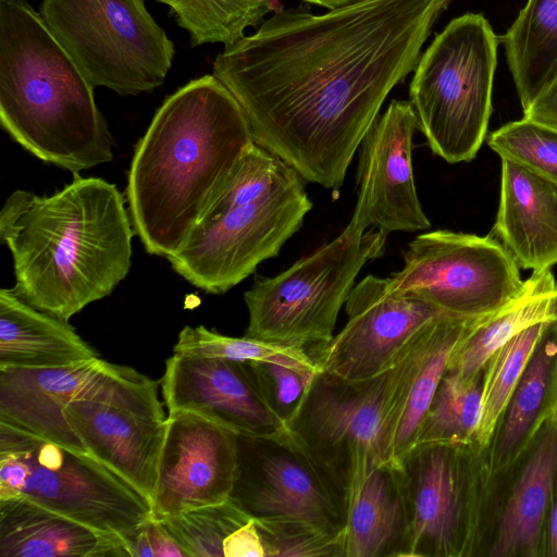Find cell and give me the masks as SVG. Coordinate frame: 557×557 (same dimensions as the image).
Wrapping results in <instances>:
<instances>
[{
	"mask_svg": "<svg viewBox=\"0 0 557 557\" xmlns=\"http://www.w3.org/2000/svg\"><path fill=\"white\" fill-rule=\"evenodd\" d=\"M449 1L363 0L323 14L283 9L225 48L213 75L257 144L305 181L337 190Z\"/></svg>",
	"mask_w": 557,
	"mask_h": 557,
	"instance_id": "6da1fadb",
	"label": "cell"
},
{
	"mask_svg": "<svg viewBox=\"0 0 557 557\" xmlns=\"http://www.w3.org/2000/svg\"><path fill=\"white\" fill-rule=\"evenodd\" d=\"M248 119L212 74L165 99L136 145L126 202L150 255L177 252L255 144Z\"/></svg>",
	"mask_w": 557,
	"mask_h": 557,
	"instance_id": "7a4b0ae2",
	"label": "cell"
},
{
	"mask_svg": "<svg viewBox=\"0 0 557 557\" xmlns=\"http://www.w3.org/2000/svg\"><path fill=\"white\" fill-rule=\"evenodd\" d=\"M134 234L124 197L99 177L74 175L50 196L17 189L0 211V239L13 259V290L66 322L126 277Z\"/></svg>",
	"mask_w": 557,
	"mask_h": 557,
	"instance_id": "3957f363",
	"label": "cell"
},
{
	"mask_svg": "<svg viewBox=\"0 0 557 557\" xmlns=\"http://www.w3.org/2000/svg\"><path fill=\"white\" fill-rule=\"evenodd\" d=\"M94 85L24 0H0V122L33 156L73 175L110 162Z\"/></svg>",
	"mask_w": 557,
	"mask_h": 557,
	"instance_id": "277c9868",
	"label": "cell"
},
{
	"mask_svg": "<svg viewBox=\"0 0 557 557\" xmlns=\"http://www.w3.org/2000/svg\"><path fill=\"white\" fill-rule=\"evenodd\" d=\"M498 38L481 13L451 20L414 67L409 86L418 129L448 163L469 162L487 135Z\"/></svg>",
	"mask_w": 557,
	"mask_h": 557,
	"instance_id": "5b68a950",
	"label": "cell"
},
{
	"mask_svg": "<svg viewBox=\"0 0 557 557\" xmlns=\"http://www.w3.org/2000/svg\"><path fill=\"white\" fill-rule=\"evenodd\" d=\"M17 496L120 536L129 554L151 518L149 500L90 454L0 421V499Z\"/></svg>",
	"mask_w": 557,
	"mask_h": 557,
	"instance_id": "8992f818",
	"label": "cell"
},
{
	"mask_svg": "<svg viewBox=\"0 0 557 557\" xmlns=\"http://www.w3.org/2000/svg\"><path fill=\"white\" fill-rule=\"evenodd\" d=\"M386 237L377 230L345 228L274 277H257L244 296L245 336L307 351L329 342L356 276L383 253Z\"/></svg>",
	"mask_w": 557,
	"mask_h": 557,
	"instance_id": "52a82bcc",
	"label": "cell"
},
{
	"mask_svg": "<svg viewBox=\"0 0 557 557\" xmlns=\"http://www.w3.org/2000/svg\"><path fill=\"white\" fill-rule=\"evenodd\" d=\"M39 13L95 87L127 96L164 83L175 48L145 0H41Z\"/></svg>",
	"mask_w": 557,
	"mask_h": 557,
	"instance_id": "ba28073f",
	"label": "cell"
},
{
	"mask_svg": "<svg viewBox=\"0 0 557 557\" xmlns=\"http://www.w3.org/2000/svg\"><path fill=\"white\" fill-rule=\"evenodd\" d=\"M409 517L404 557L475 556L488 473L474 443H416L396 459Z\"/></svg>",
	"mask_w": 557,
	"mask_h": 557,
	"instance_id": "9c48e42d",
	"label": "cell"
},
{
	"mask_svg": "<svg viewBox=\"0 0 557 557\" xmlns=\"http://www.w3.org/2000/svg\"><path fill=\"white\" fill-rule=\"evenodd\" d=\"M312 202L296 172L252 200L207 214L168 258L173 270L209 294H223L276 257L301 226Z\"/></svg>",
	"mask_w": 557,
	"mask_h": 557,
	"instance_id": "30bf717a",
	"label": "cell"
},
{
	"mask_svg": "<svg viewBox=\"0 0 557 557\" xmlns=\"http://www.w3.org/2000/svg\"><path fill=\"white\" fill-rule=\"evenodd\" d=\"M159 385L134 368L108 362L65 409L86 451L149 503L168 428Z\"/></svg>",
	"mask_w": 557,
	"mask_h": 557,
	"instance_id": "8fae6325",
	"label": "cell"
},
{
	"mask_svg": "<svg viewBox=\"0 0 557 557\" xmlns=\"http://www.w3.org/2000/svg\"><path fill=\"white\" fill-rule=\"evenodd\" d=\"M387 278L392 290L414 293L462 318L499 310L524 286L519 264L502 242L443 230L411 240L403 269Z\"/></svg>",
	"mask_w": 557,
	"mask_h": 557,
	"instance_id": "7c38bea8",
	"label": "cell"
},
{
	"mask_svg": "<svg viewBox=\"0 0 557 557\" xmlns=\"http://www.w3.org/2000/svg\"><path fill=\"white\" fill-rule=\"evenodd\" d=\"M394 369L362 381L319 370L287 429L296 443L343 492L366 458L389 459L386 423Z\"/></svg>",
	"mask_w": 557,
	"mask_h": 557,
	"instance_id": "4fadbf2b",
	"label": "cell"
},
{
	"mask_svg": "<svg viewBox=\"0 0 557 557\" xmlns=\"http://www.w3.org/2000/svg\"><path fill=\"white\" fill-rule=\"evenodd\" d=\"M230 500L253 519L300 522L341 543L344 494L296 443L237 434V469Z\"/></svg>",
	"mask_w": 557,
	"mask_h": 557,
	"instance_id": "5bb4252c",
	"label": "cell"
},
{
	"mask_svg": "<svg viewBox=\"0 0 557 557\" xmlns=\"http://www.w3.org/2000/svg\"><path fill=\"white\" fill-rule=\"evenodd\" d=\"M557 476V395L521 454L490 475L475 556L545 557Z\"/></svg>",
	"mask_w": 557,
	"mask_h": 557,
	"instance_id": "9a60e30c",
	"label": "cell"
},
{
	"mask_svg": "<svg viewBox=\"0 0 557 557\" xmlns=\"http://www.w3.org/2000/svg\"><path fill=\"white\" fill-rule=\"evenodd\" d=\"M346 325L308 352L321 371L362 381L391 370L411 338L430 321L449 314L410 292H395L388 278L368 275L346 299Z\"/></svg>",
	"mask_w": 557,
	"mask_h": 557,
	"instance_id": "2e32d148",
	"label": "cell"
},
{
	"mask_svg": "<svg viewBox=\"0 0 557 557\" xmlns=\"http://www.w3.org/2000/svg\"><path fill=\"white\" fill-rule=\"evenodd\" d=\"M418 129L409 100H392L360 143L358 198L346 228L388 234L414 232L431 223L419 201L412 170V138Z\"/></svg>",
	"mask_w": 557,
	"mask_h": 557,
	"instance_id": "e0dca14e",
	"label": "cell"
},
{
	"mask_svg": "<svg viewBox=\"0 0 557 557\" xmlns=\"http://www.w3.org/2000/svg\"><path fill=\"white\" fill-rule=\"evenodd\" d=\"M237 469V434L191 412L168 414L150 517L165 520L228 500Z\"/></svg>",
	"mask_w": 557,
	"mask_h": 557,
	"instance_id": "ac0fdd59",
	"label": "cell"
},
{
	"mask_svg": "<svg viewBox=\"0 0 557 557\" xmlns=\"http://www.w3.org/2000/svg\"><path fill=\"white\" fill-rule=\"evenodd\" d=\"M159 382L168 414L191 412L246 436L288 431L249 362L173 354Z\"/></svg>",
	"mask_w": 557,
	"mask_h": 557,
	"instance_id": "d6986e66",
	"label": "cell"
},
{
	"mask_svg": "<svg viewBox=\"0 0 557 557\" xmlns=\"http://www.w3.org/2000/svg\"><path fill=\"white\" fill-rule=\"evenodd\" d=\"M476 319L444 314L430 321L411 338L393 367L392 406L386 423V446L392 460L417 442L450 357Z\"/></svg>",
	"mask_w": 557,
	"mask_h": 557,
	"instance_id": "ffe728a7",
	"label": "cell"
},
{
	"mask_svg": "<svg viewBox=\"0 0 557 557\" xmlns=\"http://www.w3.org/2000/svg\"><path fill=\"white\" fill-rule=\"evenodd\" d=\"M341 557H404L409 517L397 460L363 459L344 488Z\"/></svg>",
	"mask_w": 557,
	"mask_h": 557,
	"instance_id": "44dd1931",
	"label": "cell"
},
{
	"mask_svg": "<svg viewBox=\"0 0 557 557\" xmlns=\"http://www.w3.org/2000/svg\"><path fill=\"white\" fill-rule=\"evenodd\" d=\"M107 363L96 358L57 368L0 369V421L87 453L65 409Z\"/></svg>",
	"mask_w": 557,
	"mask_h": 557,
	"instance_id": "7402d4cb",
	"label": "cell"
},
{
	"mask_svg": "<svg viewBox=\"0 0 557 557\" xmlns=\"http://www.w3.org/2000/svg\"><path fill=\"white\" fill-rule=\"evenodd\" d=\"M493 232L520 268L550 270L557 264V184L502 159L500 198Z\"/></svg>",
	"mask_w": 557,
	"mask_h": 557,
	"instance_id": "603a6c76",
	"label": "cell"
},
{
	"mask_svg": "<svg viewBox=\"0 0 557 557\" xmlns=\"http://www.w3.org/2000/svg\"><path fill=\"white\" fill-rule=\"evenodd\" d=\"M131 557L126 543L25 497L0 499V557Z\"/></svg>",
	"mask_w": 557,
	"mask_h": 557,
	"instance_id": "cb8c5ba5",
	"label": "cell"
},
{
	"mask_svg": "<svg viewBox=\"0 0 557 557\" xmlns=\"http://www.w3.org/2000/svg\"><path fill=\"white\" fill-rule=\"evenodd\" d=\"M99 357L69 322L36 309L13 288L0 290V369L57 368Z\"/></svg>",
	"mask_w": 557,
	"mask_h": 557,
	"instance_id": "d4e9b609",
	"label": "cell"
},
{
	"mask_svg": "<svg viewBox=\"0 0 557 557\" xmlns=\"http://www.w3.org/2000/svg\"><path fill=\"white\" fill-rule=\"evenodd\" d=\"M557 395V321L548 323L483 453L488 475L521 454Z\"/></svg>",
	"mask_w": 557,
	"mask_h": 557,
	"instance_id": "484cf974",
	"label": "cell"
},
{
	"mask_svg": "<svg viewBox=\"0 0 557 557\" xmlns=\"http://www.w3.org/2000/svg\"><path fill=\"white\" fill-rule=\"evenodd\" d=\"M549 321H557V283L550 270L533 272L515 299L470 325L455 348L446 373L462 379L478 375L488 358L513 336Z\"/></svg>",
	"mask_w": 557,
	"mask_h": 557,
	"instance_id": "4316f807",
	"label": "cell"
},
{
	"mask_svg": "<svg viewBox=\"0 0 557 557\" xmlns=\"http://www.w3.org/2000/svg\"><path fill=\"white\" fill-rule=\"evenodd\" d=\"M499 40L525 111L557 74V0H527Z\"/></svg>",
	"mask_w": 557,
	"mask_h": 557,
	"instance_id": "83f0119b",
	"label": "cell"
},
{
	"mask_svg": "<svg viewBox=\"0 0 557 557\" xmlns=\"http://www.w3.org/2000/svg\"><path fill=\"white\" fill-rule=\"evenodd\" d=\"M161 522L188 557H265L255 519L230 499Z\"/></svg>",
	"mask_w": 557,
	"mask_h": 557,
	"instance_id": "f1b7e54d",
	"label": "cell"
},
{
	"mask_svg": "<svg viewBox=\"0 0 557 557\" xmlns=\"http://www.w3.org/2000/svg\"><path fill=\"white\" fill-rule=\"evenodd\" d=\"M170 7L193 46L221 42L225 48L258 26L265 15L283 10L280 0H157Z\"/></svg>",
	"mask_w": 557,
	"mask_h": 557,
	"instance_id": "f546056e",
	"label": "cell"
},
{
	"mask_svg": "<svg viewBox=\"0 0 557 557\" xmlns=\"http://www.w3.org/2000/svg\"><path fill=\"white\" fill-rule=\"evenodd\" d=\"M549 322L536 323L499 347L485 362L482 413L474 444L483 453L488 447L500 417L531 355Z\"/></svg>",
	"mask_w": 557,
	"mask_h": 557,
	"instance_id": "4dcf8cb0",
	"label": "cell"
},
{
	"mask_svg": "<svg viewBox=\"0 0 557 557\" xmlns=\"http://www.w3.org/2000/svg\"><path fill=\"white\" fill-rule=\"evenodd\" d=\"M482 371L471 379L445 372L416 443H474L482 413Z\"/></svg>",
	"mask_w": 557,
	"mask_h": 557,
	"instance_id": "1f68e13d",
	"label": "cell"
},
{
	"mask_svg": "<svg viewBox=\"0 0 557 557\" xmlns=\"http://www.w3.org/2000/svg\"><path fill=\"white\" fill-rule=\"evenodd\" d=\"M173 354L222 358L236 361H272L314 375L319 368L302 348L282 346L250 338L232 337L208 330L203 325L185 326L178 334Z\"/></svg>",
	"mask_w": 557,
	"mask_h": 557,
	"instance_id": "d6a6232c",
	"label": "cell"
},
{
	"mask_svg": "<svg viewBox=\"0 0 557 557\" xmlns=\"http://www.w3.org/2000/svg\"><path fill=\"white\" fill-rule=\"evenodd\" d=\"M502 159L517 162L557 184V128L522 117L487 136Z\"/></svg>",
	"mask_w": 557,
	"mask_h": 557,
	"instance_id": "836d02e7",
	"label": "cell"
},
{
	"mask_svg": "<svg viewBox=\"0 0 557 557\" xmlns=\"http://www.w3.org/2000/svg\"><path fill=\"white\" fill-rule=\"evenodd\" d=\"M265 557H341L338 540L300 522L255 519Z\"/></svg>",
	"mask_w": 557,
	"mask_h": 557,
	"instance_id": "e575fe53",
	"label": "cell"
},
{
	"mask_svg": "<svg viewBox=\"0 0 557 557\" xmlns=\"http://www.w3.org/2000/svg\"><path fill=\"white\" fill-rule=\"evenodd\" d=\"M249 363L267 401L287 426L315 374L309 375L280 362L250 361Z\"/></svg>",
	"mask_w": 557,
	"mask_h": 557,
	"instance_id": "d590c367",
	"label": "cell"
},
{
	"mask_svg": "<svg viewBox=\"0 0 557 557\" xmlns=\"http://www.w3.org/2000/svg\"><path fill=\"white\" fill-rule=\"evenodd\" d=\"M132 557H188L165 525L150 518L139 530L131 548Z\"/></svg>",
	"mask_w": 557,
	"mask_h": 557,
	"instance_id": "8d00e7d4",
	"label": "cell"
},
{
	"mask_svg": "<svg viewBox=\"0 0 557 557\" xmlns=\"http://www.w3.org/2000/svg\"><path fill=\"white\" fill-rule=\"evenodd\" d=\"M523 117L557 128V74L523 111Z\"/></svg>",
	"mask_w": 557,
	"mask_h": 557,
	"instance_id": "74e56055",
	"label": "cell"
},
{
	"mask_svg": "<svg viewBox=\"0 0 557 557\" xmlns=\"http://www.w3.org/2000/svg\"><path fill=\"white\" fill-rule=\"evenodd\" d=\"M546 556L557 557V476L546 524Z\"/></svg>",
	"mask_w": 557,
	"mask_h": 557,
	"instance_id": "f35d334b",
	"label": "cell"
},
{
	"mask_svg": "<svg viewBox=\"0 0 557 557\" xmlns=\"http://www.w3.org/2000/svg\"><path fill=\"white\" fill-rule=\"evenodd\" d=\"M307 3L315 4L322 8H326L329 10L338 9L342 7H347L350 4H355L357 2L363 1V0H304Z\"/></svg>",
	"mask_w": 557,
	"mask_h": 557,
	"instance_id": "ab89813d",
	"label": "cell"
}]
</instances>
